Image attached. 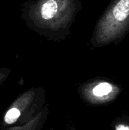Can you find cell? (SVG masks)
I'll return each mask as SVG.
<instances>
[{
  "label": "cell",
  "instance_id": "cell-3",
  "mask_svg": "<svg viewBox=\"0 0 129 130\" xmlns=\"http://www.w3.org/2000/svg\"><path fill=\"white\" fill-rule=\"evenodd\" d=\"M114 88L109 82H100L92 89V94L97 98H107L113 94Z\"/></svg>",
  "mask_w": 129,
  "mask_h": 130
},
{
  "label": "cell",
  "instance_id": "cell-1",
  "mask_svg": "<svg viewBox=\"0 0 129 130\" xmlns=\"http://www.w3.org/2000/svg\"><path fill=\"white\" fill-rule=\"evenodd\" d=\"M75 7V0H39L31 5L28 14L38 27L56 31L68 26Z\"/></svg>",
  "mask_w": 129,
  "mask_h": 130
},
{
  "label": "cell",
  "instance_id": "cell-4",
  "mask_svg": "<svg viewBox=\"0 0 129 130\" xmlns=\"http://www.w3.org/2000/svg\"><path fill=\"white\" fill-rule=\"evenodd\" d=\"M20 114V110L17 107H12L7 111L5 116V122L7 124H12L18 119Z\"/></svg>",
  "mask_w": 129,
  "mask_h": 130
},
{
  "label": "cell",
  "instance_id": "cell-5",
  "mask_svg": "<svg viewBox=\"0 0 129 130\" xmlns=\"http://www.w3.org/2000/svg\"><path fill=\"white\" fill-rule=\"evenodd\" d=\"M116 129L117 130H129L128 126H124V125H119L117 127H116Z\"/></svg>",
  "mask_w": 129,
  "mask_h": 130
},
{
  "label": "cell",
  "instance_id": "cell-2",
  "mask_svg": "<svg viewBox=\"0 0 129 130\" xmlns=\"http://www.w3.org/2000/svg\"><path fill=\"white\" fill-rule=\"evenodd\" d=\"M129 18V0H119L100 21L96 31L99 43L113 38Z\"/></svg>",
  "mask_w": 129,
  "mask_h": 130
}]
</instances>
